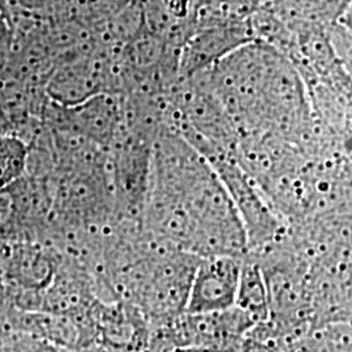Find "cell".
<instances>
[{"mask_svg": "<svg viewBox=\"0 0 352 352\" xmlns=\"http://www.w3.org/2000/svg\"><path fill=\"white\" fill-rule=\"evenodd\" d=\"M33 352H75L69 351V350H65V349H60V347H56V346H52L49 343H43V342H38L36 349Z\"/></svg>", "mask_w": 352, "mask_h": 352, "instance_id": "10", "label": "cell"}, {"mask_svg": "<svg viewBox=\"0 0 352 352\" xmlns=\"http://www.w3.org/2000/svg\"><path fill=\"white\" fill-rule=\"evenodd\" d=\"M253 41L248 17L200 10L195 26L180 51V80L209 69L232 51Z\"/></svg>", "mask_w": 352, "mask_h": 352, "instance_id": "4", "label": "cell"}, {"mask_svg": "<svg viewBox=\"0 0 352 352\" xmlns=\"http://www.w3.org/2000/svg\"><path fill=\"white\" fill-rule=\"evenodd\" d=\"M14 41L12 20L0 11V58L10 54Z\"/></svg>", "mask_w": 352, "mask_h": 352, "instance_id": "9", "label": "cell"}, {"mask_svg": "<svg viewBox=\"0 0 352 352\" xmlns=\"http://www.w3.org/2000/svg\"><path fill=\"white\" fill-rule=\"evenodd\" d=\"M8 1H10V4H12L13 3V0H8Z\"/></svg>", "mask_w": 352, "mask_h": 352, "instance_id": "11", "label": "cell"}, {"mask_svg": "<svg viewBox=\"0 0 352 352\" xmlns=\"http://www.w3.org/2000/svg\"><path fill=\"white\" fill-rule=\"evenodd\" d=\"M235 307L250 316L254 325L267 321L270 317L264 273L250 253L243 257Z\"/></svg>", "mask_w": 352, "mask_h": 352, "instance_id": "7", "label": "cell"}, {"mask_svg": "<svg viewBox=\"0 0 352 352\" xmlns=\"http://www.w3.org/2000/svg\"><path fill=\"white\" fill-rule=\"evenodd\" d=\"M201 155L213 168L236 209L245 231L248 253L264 248L285 234L286 222L241 167L235 153L208 151Z\"/></svg>", "mask_w": 352, "mask_h": 352, "instance_id": "3", "label": "cell"}, {"mask_svg": "<svg viewBox=\"0 0 352 352\" xmlns=\"http://www.w3.org/2000/svg\"><path fill=\"white\" fill-rule=\"evenodd\" d=\"M142 228L151 239L200 258L248 253L244 227L221 180L171 129L153 146Z\"/></svg>", "mask_w": 352, "mask_h": 352, "instance_id": "1", "label": "cell"}, {"mask_svg": "<svg viewBox=\"0 0 352 352\" xmlns=\"http://www.w3.org/2000/svg\"><path fill=\"white\" fill-rule=\"evenodd\" d=\"M29 145L17 135L0 133V190L25 175Z\"/></svg>", "mask_w": 352, "mask_h": 352, "instance_id": "8", "label": "cell"}, {"mask_svg": "<svg viewBox=\"0 0 352 352\" xmlns=\"http://www.w3.org/2000/svg\"><path fill=\"white\" fill-rule=\"evenodd\" d=\"M267 7L285 24L333 25L347 21L350 0H270Z\"/></svg>", "mask_w": 352, "mask_h": 352, "instance_id": "6", "label": "cell"}, {"mask_svg": "<svg viewBox=\"0 0 352 352\" xmlns=\"http://www.w3.org/2000/svg\"><path fill=\"white\" fill-rule=\"evenodd\" d=\"M243 257L200 258L192 277L186 312L213 314L232 308L236 300Z\"/></svg>", "mask_w": 352, "mask_h": 352, "instance_id": "5", "label": "cell"}, {"mask_svg": "<svg viewBox=\"0 0 352 352\" xmlns=\"http://www.w3.org/2000/svg\"><path fill=\"white\" fill-rule=\"evenodd\" d=\"M200 257L158 243L133 304L149 327L162 325L187 309L189 289Z\"/></svg>", "mask_w": 352, "mask_h": 352, "instance_id": "2", "label": "cell"}]
</instances>
